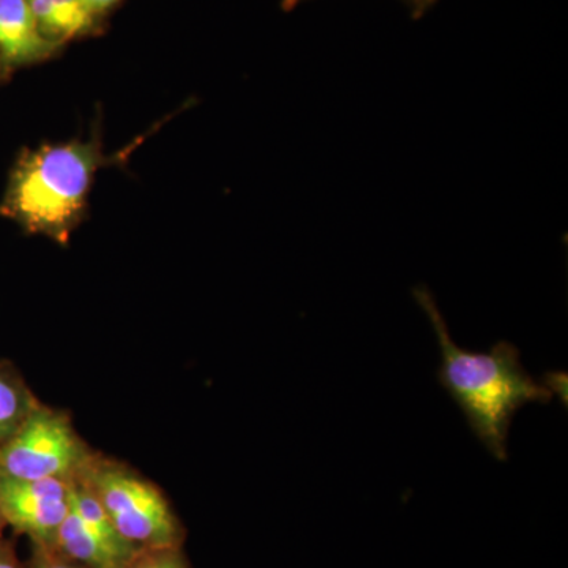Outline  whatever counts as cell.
Here are the masks:
<instances>
[{
    "instance_id": "9a60e30c",
    "label": "cell",
    "mask_w": 568,
    "mask_h": 568,
    "mask_svg": "<svg viewBox=\"0 0 568 568\" xmlns=\"http://www.w3.org/2000/svg\"><path fill=\"white\" fill-rule=\"evenodd\" d=\"M118 2L119 0H84L85 6L89 7L93 14L103 13V11L111 9Z\"/></svg>"
},
{
    "instance_id": "277c9868",
    "label": "cell",
    "mask_w": 568,
    "mask_h": 568,
    "mask_svg": "<svg viewBox=\"0 0 568 568\" xmlns=\"http://www.w3.org/2000/svg\"><path fill=\"white\" fill-rule=\"evenodd\" d=\"M97 452L74 429L69 413L39 403L0 443V477L74 481Z\"/></svg>"
},
{
    "instance_id": "9c48e42d",
    "label": "cell",
    "mask_w": 568,
    "mask_h": 568,
    "mask_svg": "<svg viewBox=\"0 0 568 568\" xmlns=\"http://www.w3.org/2000/svg\"><path fill=\"white\" fill-rule=\"evenodd\" d=\"M39 403L17 366L0 362V443L17 432Z\"/></svg>"
},
{
    "instance_id": "7a4b0ae2",
    "label": "cell",
    "mask_w": 568,
    "mask_h": 568,
    "mask_svg": "<svg viewBox=\"0 0 568 568\" xmlns=\"http://www.w3.org/2000/svg\"><path fill=\"white\" fill-rule=\"evenodd\" d=\"M100 164L102 156L93 142L48 144L24 153L11 174L3 215L29 233L67 244L84 213Z\"/></svg>"
},
{
    "instance_id": "e0dca14e",
    "label": "cell",
    "mask_w": 568,
    "mask_h": 568,
    "mask_svg": "<svg viewBox=\"0 0 568 568\" xmlns=\"http://www.w3.org/2000/svg\"><path fill=\"white\" fill-rule=\"evenodd\" d=\"M7 528L6 518H3L2 508H0V540L3 538V529Z\"/></svg>"
},
{
    "instance_id": "ba28073f",
    "label": "cell",
    "mask_w": 568,
    "mask_h": 568,
    "mask_svg": "<svg viewBox=\"0 0 568 568\" xmlns=\"http://www.w3.org/2000/svg\"><path fill=\"white\" fill-rule=\"evenodd\" d=\"M33 17L47 39L63 41L91 31L95 17L84 0H28Z\"/></svg>"
},
{
    "instance_id": "8992f818",
    "label": "cell",
    "mask_w": 568,
    "mask_h": 568,
    "mask_svg": "<svg viewBox=\"0 0 568 568\" xmlns=\"http://www.w3.org/2000/svg\"><path fill=\"white\" fill-rule=\"evenodd\" d=\"M61 44L41 32L28 0H0V58L10 65L43 61Z\"/></svg>"
},
{
    "instance_id": "6da1fadb",
    "label": "cell",
    "mask_w": 568,
    "mask_h": 568,
    "mask_svg": "<svg viewBox=\"0 0 568 568\" xmlns=\"http://www.w3.org/2000/svg\"><path fill=\"white\" fill-rule=\"evenodd\" d=\"M413 295L428 316L439 343L437 381L462 409L474 436L493 457L507 462L508 432L515 414L529 403L548 405L551 392L529 375L517 346L499 342L488 353L459 347L432 291L420 284L414 287Z\"/></svg>"
},
{
    "instance_id": "8fae6325",
    "label": "cell",
    "mask_w": 568,
    "mask_h": 568,
    "mask_svg": "<svg viewBox=\"0 0 568 568\" xmlns=\"http://www.w3.org/2000/svg\"><path fill=\"white\" fill-rule=\"evenodd\" d=\"M29 568H85L67 559L54 548L32 544V558Z\"/></svg>"
},
{
    "instance_id": "2e32d148",
    "label": "cell",
    "mask_w": 568,
    "mask_h": 568,
    "mask_svg": "<svg viewBox=\"0 0 568 568\" xmlns=\"http://www.w3.org/2000/svg\"><path fill=\"white\" fill-rule=\"evenodd\" d=\"M308 2V0H283V9L284 10H293L295 7L301 6V3ZM403 2L406 3L407 7L410 6V2L413 0H403Z\"/></svg>"
},
{
    "instance_id": "7c38bea8",
    "label": "cell",
    "mask_w": 568,
    "mask_h": 568,
    "mask_svg": "<svg viewBox=\"0 0 568 568\" xmlns=\"http://www.w3.org/2000/svg\"><path fill=\"white\" fill-rule=\"evenodd\" d=\"M544 384L545 387L548 388L549 392H551L552 395L558 394L560 402L564 403V406H567V375L566 373L558 372V373H547V375L544 376Z\"/></svg>"
},
{
    "instance_id": "5b68a950",
    "label": "cell",
    "mask_w": 568,
    "mask_h": 568,
    "mask_svg": "<svg viewBox=\"0 0 568 568\" xmlns=\"http://www.w3.org/2000/svg\"><path fill=\"white\" fill-rule=\"evenodd\" d=\"M71 484L0 477V508L7 526L31 538L33 545L54 547L58 530L70 511Z\"/></svg>"
},
{
    "instance_id": "5bb4252c",
    "label": "cell",
    "mask_w": 568,
    "mask_h": 568,
    "mask_svg": "<svg viewBox=\"0 0 568 568\" xmlns=\"http://www.w3.org/2000/svg\"><path fill=\"white\" fill-rule=\"evenodd\" d=\"M437 2L439 0H413L409 6L410 14H413L414 20H420Z\"/></svg>"
},
{
    "instance_id": "4fadbf2b",
    "label": "cell",
    "mask_w": 568,
    "mask_h": 568,
    "mask_svg": "<svg viewBox=\"0 0 568 568\" xmlns=\"http://www.w3.org/2000/svg\"><path fill=\"white\" fill-rule=\"evenodd\" d=\"M0 568H29L18 558L17 549L10 540H0Z\"/></svg>"
},
{
    "instance_id": "52a82bcc",
    "label": "cell",
    "mask_w": 568,
    "mask_h": 568,
    "mask_svg": "<svg viewBox=\"0 0 568 568\" xmlns=\"http://www.w3.org/2000/svg\"><path fill=\"white\" fill-rule=\"evenodd\" d=\"M52 548L85 568H123L134 555L112 548L97 537L71 507V500L69 515L63 519Z\"/></svg>"
},
{
    "instance_id": "30bf717a",
    "label": "cell",
    "mask_w": 568,
    "mask_h": 568,
    "mask_svg": "<svg viewBox=\"0 0 568 568\" xmlns=\"http://www.w3.org/2000/svg\"><path fill=\"white\" fill-rule=\"evenodd\" d=\"M123 568H190L183 548L140 549Z\"/></svg>"
},
{
    "instance_id": "3957f363",
    "label": "cell",
    "mask_w": 568,
    "mask_h": 568,
    "mask_svg": "<svg viewBox=\"0 0 568 568\" xmlns=\"http://www.w3.org/2000/svg\"><path fill=\"white\" fill-rule=\"evenodd\" d=\"M80 478L130 547L136 551L183 547L182 519L162 489L132 467L97 454Z\"/></svg>"
}]
</instances>
